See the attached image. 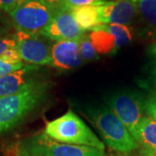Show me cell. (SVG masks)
Wrapping results in <instances>:
<instances>
[{
    "label": "cell",
    "instance_id": "6da1fadb",
    "mask_svg": "<svg viewBox=\"0 0 156 156\" xmlns=\"http://www.w3.org/2000/svg\"><path fill=\"white\" fill-rule=\"evenodd\" d=\"M48 84L33 81L21 91L0 97V134L16 127L44 100Z\"/></svg>",
    "mask_w": 156,
    "mask_h": 156
},
{
    "label": "cell",
    "instance_id": "7a4b0ae2",
    "mask_svg": "<svg viewBox=\"0 0 156 156\" xmlns=\"http://www.w3.org/2000/svg\"><path fill=\"white\" fill-rule=\"evenodd\" d=\"M87 115L108 147L127 154L138 147V143L128 128L109 107L89 108Z\"/></svg>",
    "mask_w": 156,
    "mask_h": 156
},
{
    "label": "cell",
    "instance_id": "3957f363",
    "mask_svg": "<svg viewBox=\"0 0 156 156\" xmlns=\"http://www.w3.org/2000/svg\"><path fill=\"white\" fill-rule=\"evenodd\" d=\"M44 133L56 141L105 149L104 143L86 123L71 110L46 123Z\"/></svg>",
    "mask_w": 156,
    "mask_h": 156
},
{
    "label": "cell",
    "instance_id": "277c9868",
    "mask_svg": "<svg viewBox=\"0 0 156 156\" xmlns=\"http://www.w3.org/2000/svg\"><path fill=\"white\" fill-rule=\"evenodd\" d=\"M55 12L53 8L41 0H20L9 15L17 31L42 35Z\"/></svg>",
    "mask_w": 156,
    "mask_h": 156
},
{
    "label": "cell",
    "instance_id": "5b68a950",
    "mask_svg": "<svg viewBox=\"0 0 156 156\" xmlns=\"http://www.w3.org/2000/svg\"><path fill=\"white\" fill-rule=\"evenodd\" d=\"M22 146L37 156H104V151L87 146L67 144L51 139L44 132L32 136Z\"/></svg>",
    "mask_w": 156,
    "mask_h": 156
},
{
    "label": "cell",
    "instance_id": "8992f818",
    "mask_svg": "<svg viewBox=\"0 0 156 156\" xmlns=\"http://www.w3.org/2000/svg\"><path fill=\"white\" fill-rule=\"evenodd\" d=\"M108 104L134 136L138 124L145 116L146 101L134 91H119L110 96Z\"/></svg>",
    "mask_w": 156,
    "mask_h": 156
},
{
    "label": "cell",
    "instance_id": "52a82bcc",
    "mask_svg": "<svg viewBox=\"0 0 156 156\" xmlns=\"http://www.w3.org/2000/svg\"><path fill=\"white\" fill-rule=\"evenodd\" d=\"M13 37L23 62L33 66L50 65L52 41L41 35H30L17 30Z\"/></svg>",
    "mask_w": 156,
    "mask_h": 156
},
{
    "label": "cell",
    "instance_id": "ba28073f",
    "mask_svg": "<svg viewBox=\"0 0 156 156\" xmlns=\"http://www.w3.org/2000/svg\"><path fill=\"white\" fill-rule=\"evenodd\" d=\"M83 33L73 16L71 9L64 7L56 11L51 22L41 36L55 42L62 40L78 41Z\"/></svg>",
    "mask_w": 156,
    "mask_h": 156
},
{
    "label": "cell",
    "instance_id": "9c48e42d",
    "mask_svg": "<svg viewBox=\"0 0 156 156\" xmlns=\"http://www.w3.org/2000/svg\"><path fill=\"white\" fill-rule=\"evenodd\" d=\"M101 24L117 23L128 25L137 14L134 0L104 1L98 5Z\"/></svg>",
    "mask_w": 156,
    "mask_h": 156
},
{
    "label": "cell",
    "instance_id": "30bf717a",
    "mask_svg": "<svg viewBox=\"0 0 156 156\" xmlns=\"http://www.w3.org/2000/svg\"><path fill=\"white\" fill-rule=\"evenodd\" d=\"M83 62L78 41L62 40L52 44L50 66L62 70H69L77 68Z\"/></svg>",
    "mask_w": 156,
    "mask_h": 156
},
{
    "label": "cell",
    "instance_id": "8fae6325",
    "mask_svg": "<svg viewBox=\"0 0 156 156\" xmlns=\"http://www.w3.org/2000/svg\"><path fill=\"white\" fill-rule=\"evenodd\" d=\"M37 69V66L26 65L0 78V97L14 95L35 81L31 78V73Z\"/></svg>",
    "mask_w": 156,
    "mask_h": 156
},
{
    "label": "cell",
    "instance_id": "7c38bea8",
    "mask_svg": "<svg viewBox=\"0 0 156 156\" xmlns=\"http://www.w3.org/2000/svg\"><path fill=\"white\" fill-rule=\"evenodd\" d=\"M89 37L98 54H111L121 48L115 36L107 30L102 24L90 30Z\"/></svg>",
    "mask_w": 156,
    "mask_h": 156
},
{
    "label": "cell",
    "instance_id": "4fadbf2b",
    "mask_svg": "<svg viewBox=\"0 0 156 156\" xmlns=\"http://www.w3.org/2000/svg\"><path fill=\"white\" fill-rule=\"evenodd\" d=\"M133 137L147 152H156V120L145 115L138 124Z\"/></svg>",
    "mask_w": 156,
    "mask_h": 156
},
{
    "label": "cell",
    "instance_id": "5bb4252c",
    "mask_svg": "<svg viewBox=\"0 0 156 156\" xmlns=\"http://www.w3.org/2000/svg\"><path fill=\"white\" fill-rule=\"evenodd\" d=\"M72 14L76 21L83 31L92 30L101 24L98 11V5H88L72 9Z\"/></svg>",
    "mask_w": 156,
    "mask_h": 156
},
{
    "label": "cell",
    "instance_id": "9a60e30c",
    "mask_svg": "<svg viewBox=\"0 0 156 156\" xmlns=\"http://www.w3.org/2000/svg\"><path fill=\"white\" fill-rule=\"evenodd\" d=\"M137 14L142 17L147 26L156 33V0H134Z\"/></svg>",
    "mask_w": 156,
    "mask_h": 156
},
{
    "label": "cell",
    "instance_id": "2e32d148",
    "mask_svg": "<svg viewBox=\"0 0 156 156\" xmlns=\"http://www.w3.org/2000/svg\"><path fill=\"white\" fill-rule=\"evenodd\" d=\"M102 25L107 30L110 31L112 34L115 36L121 48L128 45L133 39V32L128 25L117 24V23H108Z\"/></svg>",
    "mask_w": 156,
    "mask_h": 156
},
{
    "label": "cell",
    "instance_id": "e0dca14e",
    "mask_svg": "<svg viewBox=\"0 0 156 156\" xmlns=\"http://www.w3.org/2000/svg\"><path fill=\"white\" fill-rule=\"evenodd\" d=\"M80 53L83 61H92L98 58V53L95 50L91 41L89 37V35H83L78 40Z\"/></svg>",
    "mask_w": 156,
    "mask_h": 156
},
{
    "label": "cell",
    "instance_id": "ac0fdd59",
    "mask_svg": "<svg viewBox=\"0 0 156 156\" xmlns=\"http://www.w3.org/2000/svg\"><path fill=\"white\" fill-rule=\"evenodd\" d=\"M24 67L23 62H11L0 58V78Z\"/></svg>",
    "mask_w": 156,
    "mask_h": 156
},
{
    "label": "cell",
    "instance_id": "d6986e66",
    "mask_svg": "<svg viewBox=\"0 0 156 156\" xmlns=\"http://www.w3.org/2000/svg\"><path fill=\"white\" fill-rule=\"evenodd\" d=\"M104 2L103 0H64V4L69 9H76L79 7L88 5H99Z\"/></svg>",
    "mask_w": 156,
    "mask_h": 156
},
{
    "label": "cell",
    "instance_id": "ffe728a7",
    "mask_svg": "<svg viewBox=\"0 0 156 156\" xmlns=\"http://www.w3.org/2000/svg\"><path fill=\"white\" fill-rule=\"evenodd\" d=\"M17 48V42L16 39L13 37H3L0 38V58L6 51L11 49Z\"/></svg>",
    "mask_w": 156,
    "mask_h": 156
},
{
    "label": "cell",
    "instance_id": "44dd1931",
    "mask_svg": "<svg viewBox=\"0 0 156 156\" xmlns=\"http://www.w3.org/2000/svg\"><path fill=\"white\" fill-rule=\"evenodd\" d=\"M1 59L5 60V61L11 62H23L21 59V56L19 55V52L17 51V48L8 50L5 53L1 56Z\"/></svg>",
    "mask_w": 156,
    "mask_h": 156
},
{
    "label": "cell",
    "instance_id": "7402d4cb",
    "mask_svg": "<svg viewBox=\"0 0 156 156\" xmlns=\"http://www.w3.org/2000/svg\"><path fill=\"white\" fill-rule=\"evenodd\" d=\"M146 113L147 115L156 120V94L153 95L149 97L148 100L146 101Z\"/></svg>",
    "mask_w": 156,
    "mask_h": 156
},
{
    "label": "cell",
    "instance_id": "603a6c76",
    "mask_svg": "<svg viewBox=\"0 0 156 156\" xmlns=\"http://www.w3.org/2000/svg\"><path fill=\"white\" fill-rule=\"evenodd\" d=\"M20 0H0V10L7 11H12Z\"/></svg>",
    "mask_w": 156,
    "mask_h": 156
},
{
    "label": "cell",
    "instance_id": "cb8c5ba5",
    "mask_svg": "<svg viewBox=\"0 0 156 156\" xmlns=\"http://www.w3.org/2000/svg\"><path fill=\"white\" fill-rule=\"evenodd\" d=\"M41 1L50 6L51 8H53L55 11L60 10V9L64 8V7H67L64 4V0H41Z\"/></svg>",
    "mask_w": 156,
    "mask_h": 156
},
{
    "label": "cell",
    "instance_id": "d4e9b609",
    "mask_svg": "<svg viewBox=\"0 0 156 156\" xmlns=\"http://www.w3.org/2000/svg\"><path fill=\"white\" fill-rule=\"evenodd\" d=\"M13 156H37L35 154H32L31 153H30L29 151H27L23 147L22 144L20 146H18L17 147V149L14 152V155Z\"/></svg>",
    "mask_w": 156,
    "mask_h": 156
},
{
    "label": "cell",
    "instance_id": "484cf974",
    "mask_svg": "<svg viewBox=\"0 0 156 156\" xmlns=\"http://www.w3.org/2000/svg\"><path fill=\"white\" fill-rule=\"evenodd\" d=\"M148 51H149L151 56L156 59V42L151 44L150 47L148 48Z\"/></svg>",
    "mask_w": 156,
    "mask_h": 156
},
{
    "label": "cell",
    "instance_id": "4316f807",
    "mask_svg": "<svg viewBox=\"0 0 156 156\" xmlns=\"http://www.w3.org/2000/svg\"><path fill=\"white\" fill-rule=\"evenodd\" d=\"M153 79H154V85L156 87V63L154 66V69H153Z\"/></svg>",
    "mask_w": 156,
    "mask_h": 156
},
{
    "label": "cell",
    "instance_id": "83f0119b",
    "mask_svg": "<svg viewBox=\"0 0 156 156\" xmlns=\"http://www.w3.org/2000/svg\"><path fill=\"white\" fill-rule=\"evenodd\" d=\"M143 156H156V152H147Z\"/></svg>",
    "mask_w": 156,
    "mask_h": 156
},
{
    "label": "cell",
    "instance_id": "f1b7e54d",
    "mask_svg": "<svg viewBox=\"0 0 156 156\" xmlns=\"http://www.w3.org/2000/svg\"><path fill=\"white\" fill-rule=\"evenodd\" d=\"M5 33V29L2 28V27H0V38L1 37H3V35Z\"/></svg>",
    "mask_w": 156,
    "mask_h": 156
},
{
    "label": "cell",
    "instance_id": "f546056e",
    "mask_svg": "<svg viewBox=\"0 0 156 156\" xmlns=\"http://www.w3.org/2000/svg\"><path fill=\"white\" fill-rule=\"evenodd\" d=\"M103 1H112V0H103Z\"/></svg>",
    "mask_w": 156,
    "mask_h": 156
}]
</instances>
